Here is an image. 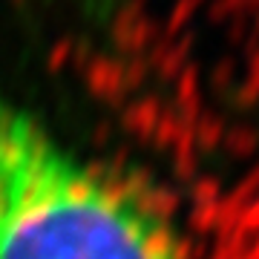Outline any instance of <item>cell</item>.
I'll use <instances>...</instances> for the list:
<instances>
[{"label":"cell","instance_id":"obj_1","mask_svg":"<svg viewBox=\"0 0 259 259\" xmlns=\"http://www.w3.org/2000/svg\"><path fill=\"white\" fill-rule=\"evenodd\" d=\"M0 259H187L144 190L0 93Z\"/></svg>","mask_w":259,"mask_h":259}]
</instances>
